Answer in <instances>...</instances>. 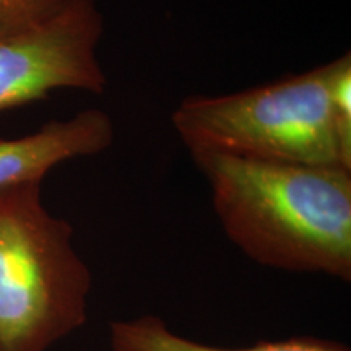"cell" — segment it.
Listing matches in <instances>:
<instances>
[{
	"mask_svg": "<svg viewBox=\"0 0 351 351\" xmlns=\"http://www.w3.org/2000/svg\"><path fill=\"white\" fill-rule=\"evenodd\" d=\"M189 153L223 231L251 261L351 282V169Z\"/></svg>",
	"mask_w": 351,
	"mask_h": 351,
	"instance_id": "cell-1",
	"label": "cell"
},
{
	"mask_svg": "<svg viewBox=\"0 0 351 351\" xmlns=\"http://www.w3.org/2000/svg\"><path fill=\"white\" fill-rule=\"evenodd\" d=\"M333 60L228 95L189 96L173 111L189 152L351 169V122L332 98Z\"/></svg>",
	"mask_w": 351,
	"mask_h": 351,
	"instance_id": "cell-2",
	"label": "cell"
},
{
	"mask_svg": "<svg viewBox=\"0 0 351 351\" xmlns=\"http://www.w3.org/2000/svg\"><path fill=\"white\" fill-rule=\"evenodd\" d=\"M91 271L41 182L0 191V351H49L86 324Z\"/></svg>",
	"mask_w": 351,
	"mask_h": 351,
	"instance_id": "cell-3",
	"label": "cell"
},
{
	"mask_svg": "<svg viewBox=\"0 0 351 351\" xmlns=\"http://www.w3.org/2000/svg\"><path fill=\"white\" fill-rule=\"evenodd\" d=\"M103 32L95 0H70L33 28L0 39V112L57 90L103 93L108 85L98 57Z\"/></svg>",
	"mask_w": 351,
	"mask_h": 351,
	"instance_id": "cell-4",
	"label": "cell"
},
{
	"mask_svg": "<svg viewBox=\"0 0 351 351\" xmlns=\"http://www.w3.org/2000/svg\"><path fill=\"white\" fill-rule=\"evenodd\" d=\"M116 137L108 112L91 108L65 121H51L33 134L0 140V191L41 182L64 161L106 152Z\"/></svg>",
	"mask_w": 351,
	"mask_h": 351,
	"instance_id": "cell-5",
	"label": "cell"
},
{
	"mask_svg": "<svg viewBox=\"0 0 351 351\" xmlns=\"http://www.w3.org/2000/svg\"><path fill=\"white\" fill-rule=\"evenodd\" d=\"M109 345L112 351H350L335 341L314 337H293L278 341H262L247 348H218L184 339L156 315L114 320L109 324Z\"/></svg>",
	"mask_w": 351,
	"mask_h": 351,
	"instance_id": "cell-6",
	"label": "cell"
},
{
	"mask_svg": "<svg viewBox=\"0 0 351 351\" xmlns=\"http://www.w3.org/2000/svg\"><path fill=\"white\" fill-rule=\"evenodd\" d=\"M70 0H0V39L47 20Z\"/></svg>",
	"mask_w": 351,
	"mask_h": 351,
	"instance_id": "cell-7",
	"label": "cell"
}]
</instances>
